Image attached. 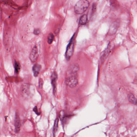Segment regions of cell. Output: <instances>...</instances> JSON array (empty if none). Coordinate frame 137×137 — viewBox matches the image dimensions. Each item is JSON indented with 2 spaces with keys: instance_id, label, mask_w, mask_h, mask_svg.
Here are the masks:
<instances>
[{
  "instance_id": "cell-10",
  "label": "cell",
  "mask_w": 137,
  "mask_h": 137,
  "mask_svg": "<svg viewBox=\"0 0 137 137\" xmlns=\"http://www.w3.org/2000/svg\"><path fill=\"white\" fill-rule=\"evenodd\" d=\"M87 15L86 14L82 15L80 19L79 24L81 25H85L87 23Z\"/></svg>"
},
{
  "instance_id": "cell-3",
  "label": "cell",
  "mask_w": 137,
  "mask_h": 137,
  "mask_svg": "<svg viewBox=\"0 0 137 137\" xmlns=\"http://www.w3.org/2000/svg\"><path fill=\"white\" fill-rule=\"evenodd\" d=\"M74 39H75V35H74L73 36V37L70 39L66 48L65 56H66V59L67 60H69L73 55V51H74Z\"/></svg>"
},
{
  "instance_id": "cell-19",
  "label": "cell",
  "mask_w": 137,
  "mask_h": 137,
  "mask_svg": "<svg viewBox=\"0 0 137 137\" xmlns=\"http://www.w3.org/2000/svg\"><path fill=\"white\" fill-rule=\"evenodd\" d=\"M43 81L42 79H40L39 80V86L40 88H42L43 86Z\"/></svg>"
},
{
  "instance_id": "cell-11",
  "label": "cell",
  "mask_w": 137,
  "mask_h": 137,
  "mask_svg": "<svg viewBox=\"0 0 137 137\" xmlns=\"http://www.w3.org/2000/svg\"><path fill=\"white\" fill-rule=\"evenodd\" d=\"M14 67H15V73L16 74H19L21 68L20 64L19 62L17 61L15 62Z\"/></svg>"
},
{
  "instance_id": "cell-18",
  "label": "cell",
  "mask_w": 137,
  "mask_h": 137,
  "mask_svg": "<svg viewBox=\"0 0 137 137\" xmlns=\"http://www.w3.org/2000/svg\"><path fill=\"white\" fill-rule=\"evenodd\" d=\"M33 110H34V112L36 113V114L38 116H39V115H40V112H39L38 111V107H37L36 106L34 107V109H33Z\"/></svg>"
},
{
  "instance_id": "cell-14",
  "label": "cell",
  "mask_w": 137,
  "mask_h": 137,
  "mask_svg": "<svg viewBox=\"0 0 137 137\" xmlns=\"http://www.w3.org/2000/svg\"><path fill=\"white\" fill-rule=\"evenodd\" d=\"M109 48H107L106 50H105V51H104L103 54V55L101 57V60L103 61L104 60H105V58H106V57L108 55V54H109Z\"/></svg>"
},
{
  "instance_id": "cell-8",
  "label": "cell",
  "mask_w": 137,
  "mask_h": 137,
  "mask_svg": "<svg viewBox=\"0 0 137 137\" xmlns=\"http://www.w3.org/2000/svg\"><path fill=\"white\" fill-rule=\"evenodd\" d=\"M41 68L42 66L40 64H36L34 65L32 67V71L34 77H38L39 73Z\"/></svg>"
},
{
  "instance_id": "cell-1",
  "label": "cell",
  "mask_w": 137,
  "mask_h": 137,
  "mask_svg": "<svg viewBox=\"0 0 137 137\" xmlns=\"http://www.w3.org/2000/svg\"><path fill=\"white\" fill-rule=\"evenodd\" d=\"M89 5V3L88 0H81L76 3L74 6V11L76 13L81 14L87 9Z\"/></svg>"
},
{
  "instance_id": "cell-12",
  "label": "cell",
  "mask_w": 137,
  "mask_h": 137,
  "mask_svg": "<svg viewBox=\"0 0 137 137\" xmlns=\"http://www.w3.org/2000/svg\"><path fill=\"white\" fill-rule=\"evenodd\" d=\"M58 121H59L58 119H56V120L55 121V122H54V128H53V135H54V136H55L56 133V132L57 129H58Z\"/></svg>"
},
{
  "instance_id": "cell-7",
  "label": "cell",
  "mask_w": 137,
  "mask_h": 137,
  "mask_svg": "<svg viewBox=\"0 0 137 137\" xmlns=\"http://www.w3.org/2000/svg\"><path fill=\"white\" fill-rule=\"evenodd\" d=\"M15 131L16 133H19L20 130L21 123L19 117L17 114L16 115L15 120Z\"/></svg>"
},
{
  "instance_id": "cell-13",
  "label": "cell",
  "mask_w": 137,
  "mask_h": 137,
  "mask_svg": "<svg viewBox=\"0 0 137 137\" xmlns=\"http://www.w3.org/2000/svg\"><path fill=\"white\" fill-rule=\"evenodd\" d=\"M54 39V35L52 33H50L47 37V42L49 44H51Z\"/></svg>"
},
{
  "instance_id": "cell-2",
  "label": "cell",
  "mask_w": 137,
  "mask_h": 137,
  "mask_svg": "<svg viewBox=\"0 0 137 137\" xmlns=\"http://www.w3.org/2000/svg\"><path fill=\"white\" fill-rule=\"evenodd\" d=\"M66 82V85L70 88H74L77 86L78 83L77 74L67 73Z\"/></svg>"
},
{
  "instance_id": "cell-17",
  "label": "cell",
  "mask_w": 137,
  "mask_h": 137,
  "mask_svg": "<svg viewBox=\"0 0 137 137\" xmlns=\"http://www.w3.org/2000/svg\"><path fill=\"white\" fill-rule=\"evenodd\" d=\"M40 30L39 29H35V30H34V34L36 35H39V34H40Z\"/></svg>"
},
{
  "instance_id": "cell-4",
  "label": "cell",
  "mask_w": 137,
  "mask_h": 137,
  "mask_svg": "<svg viewBox=\"0 0 137 137\" xmlns=\"http://www.w3.org/2000/svg\"><path fill=\"white\" fill-rule=\"evenodd\" d=\"M39 54L38 47L36 46H35L33 47L30 55V59L31 62H35L38 60Z\"/></svg>"
},
{
  "instance_id": "cell-9",
  "label": "cell",
  "mask_w": 137,
  "mask_h": 137,
  "mask_svg": "<svg viewBox=\"0 0 137 137\" xmlns=\"http://www.w3.org/2000/svg\"><path fill=\"white\" fill-rule=\"evenodd\" d=\"M128 100L130 102L135 105H137V100L135 96L132 93H129L128 95Z\"/></svg>"
},
{
  "instance_id": "cell-15",
  "label": "cell",
  "mask_w": 137,
  "mask_h": 137,
  "mask_svg": "<svg viewBox=\"0 0 137 137\" xmlns=\"http://www.w3.org/2000/svg\"><path fill=\"white\" fill-rule=\"evenodd\" d=\"M111 4L112 6H113V7H117L119 6V3L117 1H114V0H112L110 1Z\"/></svg>"
},
{
  "instance_id": "cell-5",
  "label": "cell",
  "mask_w": 137,
  "mask_h": 137,
  "mask_svg": "<svg viewBox=\"0 0 137 137\" xmlns=\"http://www.w3.org/2000/svg\"><path fill=\"white\" fill-rule=\"evenodd\" d=\"M120 26V22L118 20L116 21L111 25L108 31V34L109 35H114L117 32Z\"/></svg>"
},
{
  "instance_id": "cell-16",
  "label": "cell",
  "mask_w": 137,
  "mask_h": 137,
  "mask_svg": "<svg viewBox=\"0 0 137 137\" xmlns=\"http://www.w3.org/2000/svg\"><path fill=\"white\" fill-rule=\"evenodd\" d=\"M96 8H97V5H96V4L95 3H94V4H93V7H92L91 15V17H92V16H93V15L95 13L96 11Z\"/></svg>"
},
{
  "instance_id": "cell-6",
  "label": "cell",
  "mask_w": 137,
  "mask_h": 137,
  "mask_svg": "<svg viewBox=\"0 0 137 137\" xmlns=\"http://www.w3.org/2000/svg\"><path fill=\"white\" fill-rule=\"evenodd\" d=\"M58 79V75L56 72H54L51 75V85L52 86L54 94L56 91V81Z\"/></svg>"
}]
</instances>
